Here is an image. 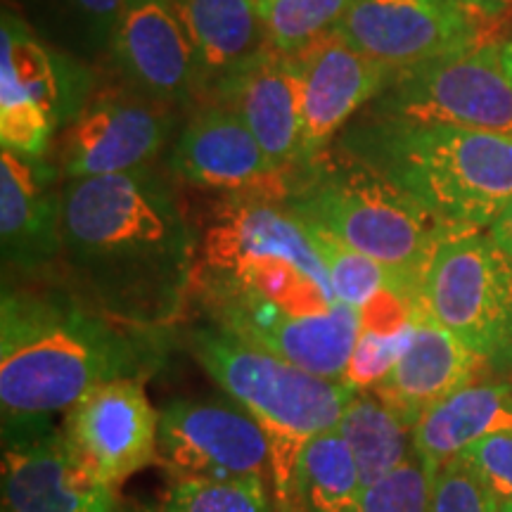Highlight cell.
Returning <instances> with one entry per match:
<instances>
[{
  "mask_svg": "<svg viewBox=\"0 0 512 512\" xmlns=\"http://www.w3.org/2000/svg\"><path fill=\"white\" fill-rule=\"evenodd\" d=\"M64 261L81 297L140 330L181 316L195 278V235L155 171L74 178L62 188Z\"/></svg>",
  "mask_w": 512,
  "mask_h": 512,
  "instance_id": "1",
  "label": "cell"
},
{
  "mask_svg": "<svg viewBox=\"0 0 512 512\" xmlns=\"http://www.w3.org/2000/svg\"><path fill=\"white\" fill-rule=\"evenodd\" d=\"M155 330L119 323L60 287H10L0 299L3 437L57 425L102 382L143 380L162 363Z\"/></svg>",
  "mask_w": 512,
  "mask_h": 512,
  "instance_id": "2",
  "label": "cell"
},
{
  "mask_svg": "<svg viewBox=\"0 0 512 512\" xmlns=\"http://www.w3.org/2000/svg\"><path fill=\"white\" fill-rule=\"evenodd\" d=\"M211 320L254 339L285 318L344 306L306 223L287 202L228 200L202 235L195 278Z\"/></svg>",
  "mask_w": 512,
  "mask_h": 512,
  "instance_id": "3",
  "label": "cell"
},
{
  "mask_svg": "<svg viewBox=\"0 0 512 512\" xmlns=\"http://www.w3.org/2000/svg\"><path fill=\"white\" fill-rule=\"evenodd\" d=\"M342 150L411 192L453 235L491 228L512 202V136L366 119Z\"/></svg>",
  "mask_w": 512,
  "mask_h": 512,
  "instance_id": "4",
  "label": "cell"
},
{
  "mask_svg": "<svg viewBox=\"0 0 512 512\" xmlns=\"http://www.w3.org/2000/svg\"><path fill=\"white\" fill-rule=\"evenodd\" d=\"M188 347L223 394L245 406L266 432L275 501L280 512L297 510V463L302 448L316 434L335 430L356 389L294 366L211 318L190 330Z\"/></svg>",
  "mask_w": 512,
  "mask_h": 512,
  "instance_id": "5",
  "label": "cell"
},
{
  "mask_svg": "<svg viewBox=\"0 0 512 512\" xmlns=\"http://www.w3.org/2000/svg\"><path fill=\"white\" fill-rule=\"evenodd\" d=\"M320 155L299 169L290 209L304 223L425 283L439 245L451 230L392 178L344 152Z\"/></svg>",
  "mask_w": 512,
  "mask_h": 512,
  "instance_id": "6",
  "label": "cell"
},
{
  "mask_svg": "<svg viewBox=\"0 0 512 512\" xmlns=\"http://www.w3.org/2000/svg\"><path fill=\"white\" fill-rule=\"evenodd\" d=\"M422 304L491 375L512 380V256L489 233L441 242L422 283Z\"/></svg>",
  "mask_w": 512,
  "mask_h": 512,
  "instance_id": "7",
  "label": "cell"
},
{
  "mask_svg": "<svg viewBox=\"0 0 512 512\" xmlns=\"http://www.w3.org/2000/svg\"><path fill=\"white\" fill-rule=\"evenodd\" d=\"M370 119L512 136V81L505 72L501 43L396 72L373 100Z\"/></svg>",
  "mask_w": 512,
  "mask_h": 512,
  "instance_id": "8",
  "label": "cell"
},
{
  "mask_svg": "<svg viewBox=\"0 0 512 512\" xmlns=\"http://www.w3.org/2000/svg\"><path fill=\"white\" fill-rule=\"evenodd\" d=\"M88 102L81 69L50 53L15 12L0 24V143L27 157H46L57 128L72 124Z\"/></svg>",
  "mask_w": 512,
  "mask_h": 512,
  "instance_id": "9",
  "label": "cell"
},
{
  "mask_svg": "<svg viewBox=\"0 0 512 512\" xmlns=\"http://www.w3.org/2000/svg\"><path fill=\"white\" fill-rule=\"evenodd\" d=\"M176 479L271 475V444L245 406L230 396L174 399L159 411V458Z\"/></svg>",
  "mask_w": 512,
  "mask_h": 512,
  "instance_id": "10",
  "label": "cell"
},
{
  "mask_svg": "<svg viewBox=\"0 0 512 512\" xmlns=\"http://www.w3.org/2000/svg\"><path fill=\"white\" fill-rule=\"evenodd\" d=\"M171 169L185 183L228 200H290L299 169L266 155L245 121L228 107H204L185 124L171 152Z\"/></svg>",
  "mask_w": 512,
  "mask_h": 512,
  "instance_id": "11",
  "label": "cell"
},
{
  "mask_svg": "<svg viewBox=\"0 0 512 512\" xmlns=\"http://www.w3.org/2000/svg\"><path fill=\"white\" fill-rule=\"evenodd\" d=\"M337 31L392 72L486 46L456 0H354Z\"/></svg>",
  "mask_w": 512,
  "mask_h": 512,
  "instance_id": "12",
  "label": "cell"
},
{
  "mask_svg": "<svg viewBox=\"0 0 512 512\" xmlns=\"http://www.w3.org/2000/svg\"><path fill=\"white\" fill-rule=\"evenodd\" d=\"M62 430L102 482L119 489L159 458V411L136 377L102 382L62 415Z\"/></svg>",
  "mask_w": 512,
  "mask_h": 512,
  "instance_id": "13",
  "label": "cell"
},
{
  "mask_svg": "<svg viewBox=\"0 0 512 512\" xmlns=\"http://www.w3.org/2000/svg\"><path fill=\"white\" fill-rule=\"evenodd\" d=\"M166 107L143 93L102 91L88 98L79 117L64 128L62 174L74 181L143 169L169 138Z\"/></svg>",
  "mask_w": 512,
  "mask_h": 512,
  "instance_id": "14",
  "label": "cell"
},
{
  "mask_svg": "<svg viewBox=\"0 0 512 512\" xmlns=\"http://www.w3.org/2000/svg\"><path fill=\"white\" fill-rule=\"evenodd\" d=\"M3 512H121L62 425L3 437Z\"/></svg>",
  "mask_w": 512,
  "mask_h": 512,
  "instance_id": "15",
  "label": "cell"
},
{
  "mask_svg": "<svg viewBox=\"0 0 512 512\" xmlns=\"http://www.w3.org/2000/svg\"><path fill=\"white\" fill-rule=\"evenodd\" d=\"M302 81V166L325 152L354 114L373 102L396 72L370 60L337 29L294 50Z\"/></svg>",
  "mask_w": 512,
  "mask_h": 512,
  "instance_id": "16",
  "label": "cell"
},
{
  "mask_svg": "<svg viewBox=\"0 0 512 512\" xmlns=\"http://www.w3.org/2000/svg\"><path fill=\"white\" fill-rule=\"evenodd\" d=\"M110 43L119 72L145 98L183 105L204 88L176 0H126Z\"/></svg>",
  "mask_w": 512,
  "mask_h": 512,
  "instance_id": "17",
  "label": "cell"
},
{
  "mask_svg": "<svg viewBox=\"0 0 512 512\" xmlns=\"http://www.w3.org/2000/svg\"><path fill=\"white\" fill-rule=\"evenodd\" d=\"M62 190L43 157L0 152V252L5 268L24 275L48 271L64 256Z\"/></svg>",
  "mask_w": 512,
  "mask_h": 512,
  "instance_id": "18",
  "label": "cell"
},
{
  "mask_svg": "<svg viewBox=\"0 0 512 512\" xmlns=\"http://www.w3.org/2000/svg\"><path fill=\"white\" fill-rule=\"evenodd\" d=\"M214 95L245 121L275 164L302 169V81L290 53L268 46L226 76Z\"/></svg>",
  "mask_w": 512,
  "mask_h": 512,
  "instance_id": "19",
  "label": "cell"
},
{
  "mask_svg": "<svg viewBox=\"0 0 512 512\" xmlns=\"http://www.w3.org/2000/svg\"><path fill=\"white\" fill-rule=\"evenodd\" d=\"M484 373L489 368L422 304L401 358L373 389L415 427L427 408Z\"/></svg>",
  "mask_w": 512,
  "mask_h": 512,
  "instance_id": "20",
  "label": "cell"
},
{
  "mask_svg": "<svg viewBox=\"0 0 512 512\" xmlns=\"http://www.w3.org/2000/svg\"><path fill=\"white\" fill-rule=\"evenodd\" d=\"M512 430V382L479 380L434 403L413 427L415 453L437 467L496 432Z\"/></svg>",
  "mask_w": 512,
  "mask_h": 512,
  "instance_id": "21",
  "label": "cell"
},
{
  "mask_svg": "<svg viewBox=\"0 0 512 512\" xmlns=\"http://www.w3.org/2000/svg\"><path fill=\"white\" fill-rule=\"evenodd\" d=\"M204 86L219 83L271 46L254 0H176Z\"/></svg>",
  "mask_w": 512,
  "mask_h": 512,
  "instance_id": "22",
  "label": "cell"
},
{
  "mask_svg": "<svg viewBox=\"0 0 512 512\" xmlns=\"http://www.w3.org/2000/svg\"><path fill=\"white\" fill-rule=\"evenodd\" d=\"M335 430L354 453L363 489L415 453L413 425L375 389H356L351 394Z\"/></svg>",
  "mask_w": 512,
  "mask_h": 512,
  "instance_id": "23",
  "label": "cell"
},
{
  "mask_svg": "<svg viewBox=\"0 0 512 512\" xmlns=\"http://www.w3.org/2000/svg\"><path fill=\"white\" fill-rule=\"evenodd\" d=\"M363 494L354 453L337 430L316 434L297 463V505L304 512H354Z\"/></svg>",
  "mask_w": 512,
  "mask_h": 512,
  "instance_id": "24",
  "label": "cell"
},
{
  "mask_svg": "<svg viewBox=\"0 0 512 512\" xmlns=\"http://www.w3.org/2000/svg\"><path fill=\"white\" fill-rule=\"evenodd\" d=\"M306 228H309L313 245L323 256L337 299L358 313L368 309L384 292L396 290V287L422 290L420 280L411 278V275L394 271V268L380 264L373 256L358 252L354 247H347L344 242L325 233V230L313 228L309 223H306Z\"/></svg>",
  "mask_w": 512,
  "mask_h": 512,
  "instance_id": "25",
  "label": "cell"
},
{
  "mask_svg": "<svg viewBox=\"0 0 512 512\" xmlns=\"http://www.w3.org/2000/svg\"><path fill=\"white\" fill-rule=\"evenodd\" d=\"M354 0H259L268 43L275 50L294 53L320 34L337 29Z\"/></svg>",
  "mask_w": 512,
  "mask_h": 512,
  "instance_id": "26",
  "label": "cell"
},
{
  "mask_svg": "<svg viewBox=\"0 0 512 512\" xmlns=\"http://www.w3.org/2000/svg\"><path fill=\"white\" fill-rule=\"evenodd\" d=\"M159 512H275L261 477L176 479Z\"/></svg>",
  "mask_w": 512,
  "mask_h": 512,
  "instance_id": "27",
  "label": "cell"
},
{
  "mask_svg": "<svg viewBox=\"0 0 512 512\" xmlns=\"http://www.w3.org/2000/svg\"><path fill=\"white\" fill-rule=\"evenodd\" d=\"M432 467L413 453L406 463L363 489L354 512H430Z\"/></svg>",
  "mask_w": 512,
  "mask_h": 512,
  "instance_id": "28",
  "label": "cell"
},
{
  "mask_svg": "<svg viewBox=\"0 0 512 512\" xmlns=\"http://www.w3.org/2000/svg\"><path fill=\"white\" fill-rule=\"evenodd\" d=\"M430 512H498V498L458 456L434 467Z\"/></svg>",
  "mask_w": 512,
  "mask_h": 512,
  "instance_id": "29",
  "label": "cell"
},
{
  "mask_svg": "<svg viewBox=\"0 0 512 512\" xmlns=\"http://www.w3.org/2000/svg\"><path fill=\"white\" fill-rule=\"evenodd\" d=\"M498 501H512V430L479 439L460 453Z\"/></svg>",
  "mask_w": 512,
  "mask_h": 512,
  "instance_id": "30",
  "label": "cell"
},
{
  "mask_svg": "<svg viewBox=\"0 0 512 512\" xmlns=\"http://www.w3.org/2000/svg\"><path fill=\"white\" fill-rule=\"evenodd\" d=\"M456 3L475 19L486 43H501L496 38L505 34L512 24V0H456Z\"/></svg>",
  "mask_w": 512,
  "mask_h": 512,
  "instance_id": "31",
  "label": "cell"
},
{
  "mask_svg": "<svg viewBox=\"0 0 512 512\" xmlns=\"http://www.w3.org/2000/svg\"><path fill=\"white\" fill-rule=\"evenodd\" d=\"M69 8L76 12L98 38H112L114 24L124 10L126 0H67Z\"/></svg>",
  "mask_w": 512,
  "mask_h": 512,
  "instance_id": "32",
  "label": "cell"
},
{
  "mask_svg": "<svg viewBox=\"0 0 512 512\" xmlns=\"http://www.w3.org/2000/svg\"><path fill=\"white\" fill-rule=\"evenodd\" d=\"M489 235L496 240L498 247L505 249V252L512 256V202L510 207L505 209L494 223H491Z\"/></svg>",
  "mask_w": 512,
  "mask_h": 512,
  "instance_id": "33",
  "label": "cell"
},
{
  "mask_svg": "<svg viewBox=\"0 0 512 512\" xmlns=\"http://www.w3.org/2000/svg\"><path fill=\"white\" fill-rule=\"evenodd\" d=\"M501 55H503L505 72H508L510 81H512V38H510V41H503V43H501Z\"/></svg>",
  "mask_w": 512,
  "mask_h": 512,
  "instance_id": "34",
  "label": "cell"
},
{
  "mask_svg": "<svg viewBox=\"0 0 512 512\" xmlns=\"http://www.w3.org/2000/svg\"><path fill=\"white\" fill-rule=\"evenodd\" d=\"M498 512H512V501H498Z\"/></svg>",
  "mask_w": 512,
  "mask_h": 512,
  "instance_id": "35",
  "label": "cell"
},
{
  "mask_svg": "<svg viewBox=\"0 0 512 512\" xmlns=\"http://www.w3.org/2000/svg\"><path fill=\"white\" fill-rule=\"evenodd\" d=\"M121 512H159V508H147V505H143V508H128V510H121Z\"/></svg>",
  "mask_w": 512,
  "mask_h": 512,
  "instance_id": "36",
  "label": "cell"
},
{
  "mask_svg": "<svg viewBox=\"0 0 512 512\" xmlns=\"http://www.w3.org/2000/svg\"><path fill=\"white\" fill-rule=\"evenodd\" d=\"M254 3H259V0H254Z\"/></svg>",
  "mask_w": 512,
  "mask_h": 512,
  "instance_id": "37",
  "label": "cell"
}]
</instances>
